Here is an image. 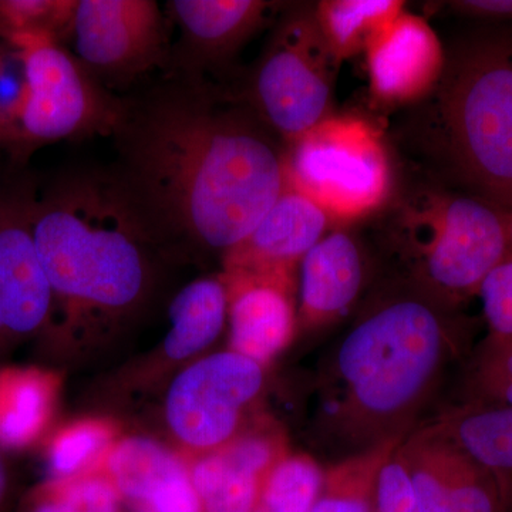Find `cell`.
<instances>
[{"instance_id":"6da1fadb","label":"cell","mask_w":512,"mask_h":512,"mask_svg":"<svg viewBox=\"0 0 512 512\" xmlns=\"http://www.w3.org/2000/svg\"><path fill=\"white\" fill-rule=\"evenodd\" d=\"M120 200L154 248L220 254L241 244L286 185V146L208 77L167 70L119 97L111 130Z\"/></svg>"},{"instance_id":"7a4b0ae2","label":"cell","mask_w":512,"mask_h":512,"mask_svg":"<svg viewBox=\"0 0 512 512\" xmlns=\"http://www.w3.org/2000/svg\"><path fill=\"white\" fill-rule=\"evenodd\" d=\"M367 291L316 383L313 430L340 460L419 429L466 330L458 308L402 275L383 272Z\"/></svg>"},{"instance_id":"3957f363","label":"cell","mask_w":512,"mask_h":512,"mask_svg":"<svg viewBox=\"0 0 512 512\" xmlns=\"http://www.w3.org/2000/svg\"><path fill=\"white\" fill-rule=\"evenodd\" d=\"M413 167L512 210V36L476 33L446 50L439 83L393 131Z\"/></svg>"},{"instance_id":"277c9868","label":"cell","mask_w":512,"mask_h":512,"mask_svg":"<svg viewBox=\"0 0 512 512\" xmlns=\"http://www.w3.org/2000/svg\"><path fill=\"white\" fill-rule=\"evenodd\" d=\"M37 256L56 302L72 322L133 311L150 285L154 248L106 171L60 178L30 207Z\"/></svg>"},{"instance_id":"5b68a950","label":"cell","mask_w":512,"mask_h":512,"mask_svg":"<svg viewBox=\"0 0 512 512\" xmlns=\"http://www.w3.org/2000/svg\"><path fill=\"white\" fill-rule=\"evenodd\" d=\"M366 220L387 271L460 308L510 255L508 211L407 167Z\"/></svg>"},{"instance_id":"8992f818","label":"cell","mask_w":512,"mask_h":512,"mask_svg":"<svg viewBox=\"0 0 512 512\" xmlns=\"http://www.w3.org/2000/svg\"><path fill=\"white\" fill-rule=\"evenodd\" d=\"M274 29L238 97L288 146L332 116L340 62L312 3L286 10Z\"/></svg>"},{"instance_id":"52a82bcc","label":"cell","mask_w":512,"mask_h":512,"mask_svg":"<svg viewBox=\"0 0 512 512\" xmlns=\"http://www.w3.org/2000/svg\"><path fill=\"white\" fill-rule=\"evenodd\" d=\"M286 183L343 225L366 220L382 207L392 192L394 168L372 124L330 116L286 146Z\"/></svg>"},{"instance_id":"ba28073f","label":"cell","mask_w":512,"mask_h":512,"mask_svg":"<svg viewBox=\"0 0 512 512\" xmlns=\"http://www.w3.org/2000/svg\"><path fill=\"white\" fill-rule=\"evenodd\" d=\"M6 42L25 66L26 99L19 141L52 143L93 134L110 136L119 97L104 89L60 40L49 35H19Z\"/></svg>"},{"instance_id":"9c48e42d","label":"cell","mask_w":512,"mask_h":512,"mask_svg":"<svg viewBox=\"0 0 512 512\" xmlns=\"http://www.w3.org/2000/svg\"><path fill=\"white\" fill-rule=\"evenodd\" d=\"M66 35L73 55L106 90L170 64L167 26L154 0H79Z\"/></svg>"},{"instance_id":"30bf717a","label":"cell","mask_w":512,"mask_h":512,"mask_svg":"<svg viewBox=\"0 0 512 512\" xmlns=\"http://www.w3.org/2000/svg\"><path fill=\"white\" fill-rule=\"evenodd\" d=\"M264 386V366L228 350L194 363L171 384L168 426L195 454L215 450L239 433L242 413Z\"/></svg>"},{"instance_id":"8fae6325","label":"cell","mask_w":512,"mask_h":512,"mask_svg":"<svg viewBox=\"0 0 512 512\" xmlns=\"http://www.w3.org/2000/svg\"><path fill=\"white\" fill-rule=\"evenodd\" d=\"M420 512H508L510 488L434 424L400 441Z\"/></svg>"},{"instance_id":"7c38bea8","label":"cell","mask_w":512,"mask_h":512,"mask_svg":"<svg viewBox=\"0 0 512 512\" xmlns=\"http://www.w3.org/2000/svg\"><path fill=\"white\" fill-rule=\"evenodd\" d=\"M336 227L325 208L286 183L278 200L241 244L222 259L225 274L278 276L298 282L303 256Z\"/></svg>"},{"instance_id":"4fadbf2b","label":"cell","mask_w":512,"mask_h":512,"mask_svg":"<svg viewBox=\"0 0 512 512\" xmlns=\"http://www.w3.org/2000/svg\"><path fill=\"white\" fill-rule=\"evenodd\" d=\"M180 39L167 70L207 77L225 69L264 26L275 3L264 0H173L167 3ZM165 70V72H167Z\"/></svg>"},{"instance_id":"5bb4252c","label":"cell","mask_w":512,"mask_h":512,"mask_svg":"<svg viewBox=\"0 0 512 512\" xmlns=\"http://www.w3.org/2000/svg\"><path fill=\"white\" fill-rule=\"evenodd\" d=\"M370 94L384 107L413 106L439 83L446 49L423 18L403 12L365 50Z\"/></svg>"},{"instance_id":"9a60e30c","label":"cell","mask_w":512,"mask_h":512,"mask_svg":"<svg viewBox=\"0 0 512 512\" xmlns=\"http://www.w3.org/2000/svg\"><path fill=\"white\" fill-rule=\"evenodd\" d=\"M30 207L32 202L0 207V343L33 335L55 308L33 242Z\"/></svg>"},{"instance_id":"2e32d148","label":"cell","mask_w":512,"mask_h":512,"mask_svg":"<svg viewBox=\"0 0 512 512\" xmlns=\"http://www.w3.org/2000/svg\"><path fill=\"white\" fill-rule=\"evenodd\" d=\"M298 272V326L320 330L338 322L362 299L369 258L359 238L336 225L303 256Z\"/></svg>"},{"instance_id":"e0dca14e","label":"cell","mask_w":512,"mask_h":512,"mask_svg":"<svg viewBox=\"0 0 512 512\" xmlns=\"http://www.w3.org/2000/svg\"><path fill=\"white\" fill-rule=\"evenodd\" d=\"M284 443L261 430L238 433L224 446L194 454L190 477L204 512H255L262 484L286 456Z\"/></svg>"},{"instance_id":"ac0fdd59","label":"cell","mask_w":512,"mask_h":512,"mask_svg":"<svg viewBox=\"0 0 512 512\" xmlns=\"http://www.w3.org/2000/svg\"><path fill=\"white\" fill-rule=\"evenodd\" d=\"M101 468L130 512H204L188 464L157 441L117 440Z\"/></svg>"},{"instance_id":"d6986e66","label":"cell","mask_w":512,"mask_h":512,"mask_svg":"<svg viewBox=\"0 0 512 512\" xmlns=\"http://www.w3.org/2000/svg\"><path fill=\"white\" fill-rule=\"evenodd\" d=\"M221 276L228 292L229 348L265 366L298 329L296 282L278 276Z\"/></svg>"},{"instance_id":"ffe728a7","label":"cell","mask_w":512,"mask_h":512,"mask_svg":"<svg viewBox=\"0 0 512 512\" xmlns=\"http://www.w3.org/2000/svg\"><path fill=\"white\" fill-rule=\"evenodd\" d=\"M57 392L55 373L37 367L0 369V447L22 450L42 439Z\"/></svg>"},{"instance_id":"44dd1931","label":"cell","mask_w":512,"mask_h":512,"mask_svg":"<svg viewBox=\"0 0 512 512\" xmlns=\"http://www.w3.org/2000/svg\"><path fill=\"white\" fill-rule=\"evenodd\" d=\"M431 424L512 488V407L461 403Z\"/></svg>"},{"instance_id":"7402d4cb","label":"cell","mask_w":512,"mask_h":512,"mask_svg":"<svg viewBox=\"0 0 512 512\" xmlns=\"http://www.w3.org/2000/svg\"><path fill=\"white\" fill-rule=\"evenodd\" d=\"M171 329L164 342L167 356L188 359L211 346L228 319V292L221 275L197 279L175 296Z\"/></svg>"},{"instance_id":"603a6c76","label":"cell","mask_w":512,"mask_h":512,"mask_svg":"<svg viewBox=\"0 0 512 512\" xmlns=\"http://www.w3.org/2000/svg\"><path fill=\"white\" fill-rule=\"evenodd\" d=\"M316 22L340 63L366 47L404 12L399 0H323L313 5Z\"/></svg>"},{"instance_id":"cb8c5ba5","label":"cell","mask_w":512,"mask_h":512,"mask_svg":"<svg viewBox=\"0 0 512 512\" xmlns=\"http://www.w3.org/2000/svg\"><path fill=\"white\" fill-rule=\"evenodd\" d=\"M399 443L373 448L332 464L325 471L322 491L312 512H375L377 474L384 458Z\"/></svg>"},{"instance_id":"d4e9b609","label":"cell","mask_w":512,"mask_h":512,"mask_svg":"<svg viewBox=\"0 0 512 512\" xmlns=\"http://www.w3.org/2000/svg\"><path fill=\"white\" fill-rule=\"evenodd\" d=\"M18 512H123V501L103 468L37 485Z\"/></svg>"},{"instance_id":"484cf974","label":"cell","mask_w":512,"mask_h":512,"mask_svg":"<svg viewBox=\"0 0 512 512\" xmlns=\"http://www.w3.org/2000/svg\"><path fill=\"white\" fill-rule=\"evenodd\" d=\"M116 441V429L107 421L87 419L67 424L53 434L47 446L50 478L97 470Z\"/></svg>"},{"instance_id":"4316f807","label":"cell","mask_w":512,"mask_h":512,"mask_svg":"<svg viewBox=\"0 0 512 512\" xmlns=\"http://www.w3.org/2000/svg\"><path fill=\"white\" fill-rule=\"evenodd\" d=\"M325 471L308 454H286L262 484L259 510L312 512L319 500Z\"/></svg>"},{"instance_id":"83f0119b","label":"cell","mask_w":512,"mask_h":512,"mask_svg":"<svg viewBox=\"0 0 512 512\" xmlns=\"http://www.w3.org/2000/svg\"><path fill=\"white\" fill-rule=\"evenodd\" d=\"M467 404L512 407V335H494L478 345L464 379Z\"/></svg>"},{"instance_id":"f1b7e54d","label":"cell","mask_w":512,"mask_h":512,"mask_svg":"<svg viewBox=\"0 0 512 512\" xmlns=\"http://www.w3.org/2000/svg\"><path fill=\"white\" fill-rule=\"evenodd\" d=\"M76 2L55 0H6L0 2V35L9 40L19 35L66 36Z\"/></svg>"},{"instance_id":"f546056e","label":"cell","mask_w":512,"mask_h":512,"mask_svg":"<svg viewBox=\"0 0 512 512\" xmlns=\"http://www.w3.org/2000/svg\"><path fill=\"white\" fill-rule=\"evenodd\" d=\"M26 99L25 66L19 53L0 46V140L19 141V120Z\"/></svg>"},{"instance_id":"4dcf8cb0","label":"cell","mask_w":512,"mask_h":512,"mask_svg":"<svg viewBox=\"0 0 512 512\" xmlns=\"http://www.w3.org/2000/svg\"><path fill=\"white\" fill-rule=\"evenodd\" d=\"M399 444L384 458L377 474L375 512H420Z\"/></svg>"},{"instance_id":"1f68e13d","label":"cell","mask_w":512,"mask_h":512,"mask_svg":"<svg viewBox=\"0 0 512 512\" xmlns=\"http://www.w3.org/2000/svg\"><path fill=\"white\" fill-rule=\"evenodd\" d=\"M484 318L490 333L512 335V256L495 266L480 286Z\"/></svg>"},{"instance_id":"d6a6232c","label":"cell","mask_w":512,"mask_h":512,"mask_svg":"<svg viewBox=\"0 0 512 512\" xmlns=\"http://www.w3.org/2000/svg\"><path fill=\"white\" fill-rule=\"evenodd\" d=\"M446 5L467 18L488 22L512 20V0H456Z\"/></svg>"},{"instance_id":"836d02e7","label":"cell","mask_w":512,"mask_h":512,"mask_svg":"<svg viewBox=\"0 0 512 512\" xmlns=\"http://www.w3.org/2000/svg\"><path fill=\"white\" fill-rule=\"evenodd\" d=\"M9 495V476L8 468L5 466L2 456H0V512L5 508Z\"/></svg>"},{"instance_id":"e575fe53","label":"cell","mask_w":512,"mask_h":512,"mask_svg":"<svg viewBox=\"0 0 512 512\" xmlns=\"http://www.w3.org/2000/svg\"><path fill=\"white\" fill-rule=\"evenodd\" d=\"M508 241H510V255L512 256V210L508 211Z\"/></svg>"},{"instance_id":"d590c367","label":"cell","mask_w":512,"mask_h":512,"mask_svg":"<svg viewBox=\"0 0 512 512\" xmlns=\"http://www.w3.org/2000/svg\"><path fill=\"white\" fill-rule=\"evenodd\" d=\"M255 512H265V511L259 510V508H258V510H256Z\"/></svg>"}]
</instances>
